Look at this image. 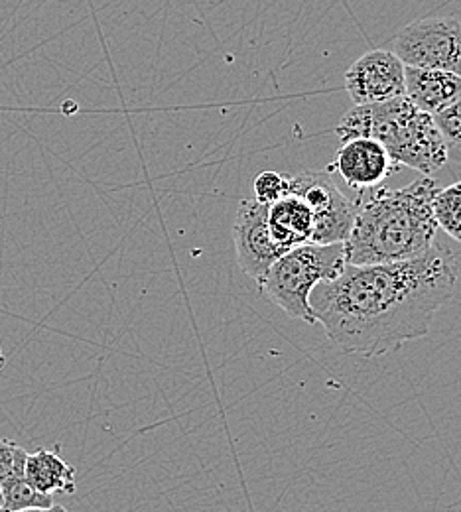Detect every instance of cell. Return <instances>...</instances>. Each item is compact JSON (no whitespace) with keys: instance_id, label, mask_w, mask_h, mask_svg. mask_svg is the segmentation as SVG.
Segmentation results:
<instances>
[{"instance_id":"obj_5","label":"cell","mask_w":461,"mask_h":512,"mask_svg":"<svg viewBox=\"0 0 461 512\" xmlns=\"http://www.w3.org/2000/svg\"><path fill=\"white\" fill-rule=\"evenodd\" d=\"M404 67L446 71L461 77V20L426 16L404 26L393 44Z\"/></svg>"},{"instance_id":"obj_8","label":"cell","mask_w":461,"mask_h":512,"mask_svg":"<svg viewBox=\"0 0 461 512\" xmlns=\"http://www.w3.org/2000/svg\"><path fill=\"white\" fill-rule=\"evenodd\" d=\"M345 91L355 105L398 99L404 95V64L389 50H371L347 69Z\"/></svg>"},{"instance_id":"obj_13","label":"cell","mask_w":461,"mask_h":512,"mask_svg":"<svg viewBox=\"0 0 461 512\" xmlns=\"http://www.w3.org/2000/svg\"><path fill=\"white\" fill-rule=\"evenodd\" d=\"M0 489H2V497H4L2 511L18 512L28 511V509H48V507L54 505V497L36 491L28 483L24 473L4 479L0 483Z\"/></svg>"},{"instance_id":"obj_19","label":"cell","mask_w":461,"mask_h":512,"mask_svg":"<svg viewBox=\"0 0 461 512\" xmlns=\"http://www.w3.org/2000/svg\"><path fill=\"white\" fill-rule=\"evenodd\" d=\"M4 363H6V359H4V353H2V345H0V371H2Z\"/></svg>"},{"instance_id":"obj_3","label":"cell","mask_w":461,"mask_h":512,"mask_svg":"<svg viewBox=\"0 0 461 512\" xmlns=\"http://www.w3.org/2000/svg\"><path fill=\"white\" fill-rule=\"evenodd\" d=\"M367 134L391 156L395 166H406L432 178L448 162L446 144L434 119L418 111L404 95L365 107Z\"/></svg>"},{"instance_id":"obj_4","label":"cell","mask_w":461,"mask_h":512,"mask_svg":"<svg viewBox=\"0 0 461 512\" xmlns=\"http://www.w3.org/2000/svg\"><path fill=\"white\" fill-rule=\"evenodd\" d=\"M347 266L345 243H308L280 256L259 282L264 296L286 316L316 325L310 306L314 288L335 280Z\"/></svg>"},{"instance_id":"obj_14","label":"cell","mask_w":461,"mask_h":512,"mask_svg":"<svg viewBox=\"0 0 461 512\" xmlns=\"http://www.w3.org/2000/svg\"><path fill=\"white\" fill-rule=\"evenodd\" d=\"M434 215L438 229L461 243V182L438 192L434 199Z\"/></svg>"},{"instance_id":"obj_18","label":"cell","mask_w":461,"mask_h":512,"mask_svg":"<svg viewBox=\"0 0 461 512\" xmlns=\"http://www.w3.org/2000/svg\"><path fill=\"white\" fill-rule=\"evenodd\" d=\"M0 512H8V511H0ZM18 512H69L66 507H62V505H52V507H48V509H28V511H18Z\"/></svg>"},{"instance_id":"obj_10","label":"cell","mask_w":461,"mask_h":512,"mask_svg":"<svg viewBox=\"0 0 461 512\" xmlns=\"http://www.w3.org/2000/svg\"><path fill=\"white\" fill-rule=\"evenodd\" d=\"M404 97L434 117L461 97V77L446 71L404 67Z\"/></svg>"},{"instance_id":"obj_1","label":"cell","mask_w":461,"mask_h":512,"mask_svg":"<svg viewBox=\"0 0 461 512\" xmlns=\"http://www.w3.org/2000/svg\"><path fill=\"white\" fill-rule=\"evenodd\" d=\"M458 258L440 245L418 258L353 266L310 296L320 323L343 353L379 357L430 333L458 284Z\"/></svg>"},{"instance_id":"obj_20","label":"cell","mask_w":461,"mask_h":512,"mask_svg":"<svg viewBox=\"0 0 461 512\" xmlns=\"http://www.w3.org/2000/svg\"><path fill=\"white\" fill-rule=\"evenodd\" d=\"M2 507H4V497H2V489H0V511H2Z\"/></svg>"},{"instance_id":"obj_2","label":"cell","mask_w":461,"mask_h":512,"mask_svg":"<svg viewBox=\"0 0 461 512\" xmlns=\"http://www.w3.org/2000/svg\"><path fill=\"white\" fill-rule=\"evenodd\" d=\"M438 192L434 178H422L400 190L377 188L357 199L353 229L345 243L347 264H389L428 253L438 233Z\"/></svg>"},{"instance_id":"obj_9","label":"cell","mask_w":461,"mask_h":512,"mask_svg":"<svg viewBox=\"0 0 461 512\" xmlns=\"http://www.w3.org/2000/svg\"><path fill=\"white\" fill-rule=\"evenodd\" d=\"M395 162L373 138H359L341 144L333 162L328 166V174L337 172L347 186L355 190L379 188L391 174H395Z\"/></svg>"},{"instance_id":"obj_6","label":"cell","mask_w":461,"mask_h":512,"mask_svg":"<svg viewBox=\"0 0 461 512\" xmlns=\"http://www.w3.org/2000/svg\"><path fill=\"white\" fill-rule=\"evenodd\" d=\"M288 193L302 197L312 209V243H347L357 213V199H349L335 186L328 174L304 170L288 176Z\"/></svg>"},{"instance_id":"obj_11","label":"cell","mask_w":461,"mask_h":512,"mask_svg":"<svg viewBox=\"0 0 461 512\" xmlns=\"http://www.w3.org/2000/svg\"><path fill=\"white\" fill-rule=\"evenodd\" d=\"M268 229L272 241L284 251L312 243L314 233V215L308 203L294 195L286 193L278 201L268 205Z\"/></svg>"},{"instance_id":"obj_12","label":"cell","mask_w":461,"mask_h":512,"mask_svg":"<svg viewBox=\"0 0 461 512\" xmlns=\"http://www.w3.org/2000/svg\"><path fill=\"white\" fill-rule=\"evenodd\" d=\"M24 477L44 495H73L77 489L75 469L69 465L58 449H36L26 455Z\"/></svg>"},{"instance_id":"obj_7","label":"cell","mask_w":461,"mask_h":512,"mask_svg":"<svg viewBox=\"0 0 461 512\" xmlns=\"http://www.w3.org/2000/svg\"><path fill=\"white\" fill-rule=\"evenodd\" d=\"M233 241L237 264L241 270L257 280L264 278L268 268L286 255L270 237L268 229V205L257 201L255 197L243 199L237 209L235 225H233Z\"/></svg>"},{"instance_id":"obj_15","label":"cell","mask_w":461,"mask_h":512,"mask_svg":"<svg viewBox=\"0 0 461 512\" xmlns=\"http://www.w3.org/2000/svg\"><path fill=\"white\" fill-rule=\"evenodd\" d=\"M432 119L446 144L448 160L461 164V97Z\"/></svg>"},{"instance_id":"obj_17","label":"cell","mask_w":461,"mask_h":512,"mask_svg":"<svg viewBox=\"0 0 461 512\" xmlns=\"http://www.w3.org/2000/svg\"><path fill=\"white\" fill-rule=\"evenodd\" d=\"M28 451L10 440H0V483L8 477L22 475Z\"/></svg>"},{"instance_id":"obj_16","label":"cell","mask_w":461,"mask_h":512,"mask_svg":"<svg viewBox=\"0 0 461 512\" xmlns=\"http://www.w3.org/2000/svg\"><path fill=\"white\" fill-rule=\"evenodd\" d=\"M253 192H255L257 201H261L264 205H270L288 193V176L266 170L255 178Z\"/></svg>"}]
</instances>
